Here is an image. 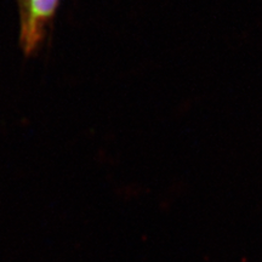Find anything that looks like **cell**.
Here are the masks:
<instances>
[{
    "label": "cell",
    "instance_id": "cell-1",
    "mask_svg": "<svg viewBox=\"0 0 262 262\" xmlns=\"http://www.w3.org/2000/svg\"><path fill=\"white\" fill-rule=\"evenodd\" d=\"M60 0H19V42L32 55L44 40Z\"/></svg>",
    "mask_w": 262,
    "mask_h": 262
}]
</instances>
